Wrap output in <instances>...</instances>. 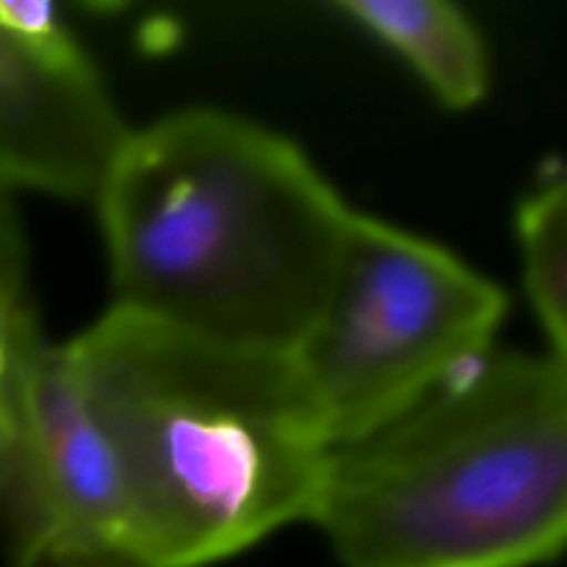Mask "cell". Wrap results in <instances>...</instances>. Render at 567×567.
<instances>
[{"label":"cell","mask_w":567,"mask_h":567,"mask_svg":"<svg viewBox=\"0 0 567 567\" xmlns=\"http://www.w3.org/2000/svg\"><path fill=\"white\" fill-rule=\"evenodd\" d=\"M92 205L111 308L280 354L308 338L354 216L291 138L219 109L131 127Z\"/></svg>","instance_id":"cell-1"},{"label":"cell","mask_w":567,"mask_h":567,"mask_svg":"<svg viewBox=\"0 0 567 567\" xmlns=\"http://www.w3.org/2000/svg\"><path fill=\"white\" fill-rule=\"evenodd\" d=\"M64 347L120 468L127 567H205L310 524L332 443L293 354L116 308Z\"/></svg>","instance_id":"cell-2"},{"label":"cell","mask_w":567,"mask_h":567,"mask_svg":"<svg viewBox=\"0 0 567 567\" xmlns=\"http://www.w3.org/2000/svg\"><path fill=\"white\" fill-rule=\"evenodd\" d=\"M310 524L343 567H540L567 537V360L493 349L336 446Z\"/></svg>","instance_id":"cell-3"},{"label":"cell","mask_w":567,"mask_h":567,"mask_svg":"<svg viewBox=\"0 0 567 567\" xmlns=\"http://www.w3.org/2000/svg\"><path fill=\"white\" fill-rule=\"evenodd\" d=\"M502 288L454 252L354 210L293 352L332 449L380 430L496 349Z\"/></svg>","instance_id":"cell-4"},{"label":"cell","mask_w":567,"mask_h":567,"mask_svg":"<svg viewBox=\"0 0 567 567\" xmlns=\"http://www.w3.org/2000/svg\"><path fill=\"white\" fill-rule=\"evenodd\" d=\"M0 543L11 567L120 559L125 491L64 343L22 338L0 421Z\"/></svg>","instance_id":"cell-5"},{"label":"cell","mask_w":567,"mask_h":567,"mask_svg":"<svg viewBox=\"0 0 567 567\" xmlns=\"http://www.w3.org/2000/svg\"><path fill=\"white\" fill-rule=\"evenodd\" d=\"M127 131L59 6L0 0V192L92 203Z\"/></svg>","instance_id":"cell-6"},{"label":"cell","mask_w":567,"mask_h":567,"mask_svg":"<svg viewBox=\"0 0 567 567\" xmlns=\"http://www.w3.org/2000/svg\"><path fill=\"white\" fill-rule=\"evenodd\" d=\"M332 11L358 25L452 111H468L491 92V55L476 22L449 0H338Z\"/></svg>","instance_id":"cell-7"},{"label":"cell","mask_w":567,"mask_h":567,"mask_svg":"<svg viewBox=\"0 0 567 567\" xmlns=\"http://www.w3.org/2000/svg\"><path fill=\"white\" fill-rule=\"evenodd\" d=\"M520 277L546 352L567 360V188L563 169L540 177L515 214Z\"/></svg>","instance_id":"cell-8"},{"label":"cell","mask_w":567,"mask_h":567,"mask_svg":"<svg viewBox=\"0 0 567 567\" xmlns=\"http://www.w3.org/2000/svg\"><path fill=\"white\" fill-rule=\"evenodd\" d=\"M37 321V308L28 293V249L20 216H17L14 197L0 192V421H3L17 352Z\"/></svg>","instance_id":"cell-9"},{"label":"cell","mask_w":567,"mask_h":567,"mask_svg":"<svg viewBox=\"0 0 567 567\" xmlns=\"http://www.w3.org/2000/svg\"><path fill=\"white\" fill-rule=\"evenodd\" d=\"M64 567H127V565L120 563V559H83V563H72Z\"/></svg>","instance_id":"cell-10"}]
</instances>
